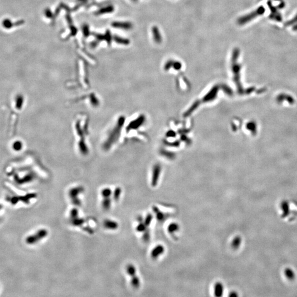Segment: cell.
Masks as SVG:
<instances>
[{"label": "cell", "instance_id": "14", "mask_svg": "<svg viewBox=\"0 0 297 297\" xmlns=\"http://www.w3.org/2000/svg\"><path fill=\"white\" fill-rule=\"evenodd\" d=\"M121 194V189L120 188H116L113 193V199L115 201H117L119 199Z\"/></svg>", "mask_w": 297, "mask_h": 297}, {"label": "cell", "instance_id": "18", "mask_svg": "<svg viewBox=\"0 0 297 297\" xmlns=\"http://www.w3.org/2000/svg\"><path fill=\"white\" fill-rule=\"evenodd\" d=\"M21 143H16L15 144V146H14V148L16 149V148H18L19 149L21 148Z\"/></svg>", "mask_w": 297, "mask_h": 297}, {"label": "cell", "instance_id": "16", "mask_svg": "<svg viewBox=\"0 0 297 297\" xmlns=\"http://www.w3.org/2000/svg\"><path fill=\"white\" fill-rule=\"evenodd\" d=\"M297 23V14L293 18V19H292L291 20H290L289 21H288L286 23H285V25L286 26H291V25H294V24Z\"/></svg>", "mask_w": 297, "mask_h": 297}, {"label": "cell", "instance_id": "19", "mask_svg": "<svg viewBox=\"0 0 297 297\" xmlns=\"http://www.w3.org/2000/svg\"><path fill=\"white\" fill-rule=\"evenodd\" d=\"M293 31H296V32H297V24H296L294 25V26L293 27V29H292Z\"/></svg>", "mask_w": 297, "mask_h": 297}, {"label": "cell", "instance_id": "8", "mask_svg": "<svg viewBox=\"0 0 297 297\" xmlns=\"http://www.w3.org/2000/svg\"><path fill=\"white\" fill-rule=\"evenodd\" d=\"M153 36L154 39L155 41L157 43H159L162 40V37H161V34L160 33V31L159 30L158 28L157 27H154L153 29Z\"/></svg>", "mask_w": 297, "mask_h": 297}, {"label": "cell", "instance_id": "12", "mask_svg": "<svg viewBox=\"0 0 297 297\" xmlns=\"http://www.w3.org/2000/svg\"><path fill=\"white\" fill-rule=\"evenodd\" d=\"M71 222L75 226H81L84 224V219H79L78 217H77L74 219H71Z\"/></svg>", "mask_w": 297, "mask_h": 297}, {"label": "cell", "instance_id": "15", "mask_svg": "<svg viewBox=\"0 0 297 297\" xmlns=\"http://www.w3.org/2000/svg\"><path fill=\"white\" fill-rule=\"evenodd\" d=\"M240 242V239H239V237H235L234 239H233L232 242V247L233 248H237L238 247Z\"/></svg>", "mask_w": 297, "mask_h": 297}, {"label": "cell", "instance_id": "3", "mask_svg": "<svg viewBox=\"0 0 297 297\" xmlns=\"http://www.w3.org/2000/svg\"><path fill=\"white\" fill-rule=\"evenodd\" d=\"M83 190L82 187H77L72 188L69 193V195L72 202L75 205L79 206L81 204L80 200L79 199L78 195L81 193Z\"/></svg>", "mask_w": 297, "mask_h": 297}, {"label": "cell", "instance_id": "5", "mask_svg": "<svg viewBox=\"0 0 297 297\" xmlns=\"http://www.w3.org/2000/svg\"><path fill=\"white\" fill-rule=\"evenodd\" d=\"M165 252V247L162 245H157L151 250V257L153 259H157L164 254Z\"/></svg>", "mask_w": 297, "mask_h": 297}, {"label": "cell", "instance_id": "13", "mask_svg": "<svg viewBox=\"0 0 297 297\" xmlns=\"http://www.w3.org/2000/svg\"><path fill=\"white\" fill-rule=\"evenodd\" d=\"M112 193L111 190L110 188H105L102 190L101 192V195L103 198H108L110 197Z\"/></svg>", "mask_w": 297, "mask_h": 297}, {"label": "cell", "instance_id": "7", "mask_svg": "<svg viewBox=\"0 0 297 297\" xmlns=\"http://www.w3.org/2000/svg\"><path fill=\"white\" fill-rule=\"evenodd\" d=\"M103 226L108 230H115L118 228V224L117 222L111 220H106L103 222Z\"/></svg>", "mask_w": 297, "mask_h": 297}, {"label": "cell", "instance_id": "1", "mask_svg": "<svg viewBox=\"0 0 297 297\" xmlns=\"http://www.w3.org/2000/svg\"><path fill=\"white\" fill-rule=\"evenodd\" d=\"M265 12V8H264V6H260L259 8L256 9L255 10L253 11L252 12L240 17L238 19L237 22L238 24L240 25L245 24L248 22L252 21L253 19H255L256 17L264 14Z\"/></svg>", "mask_w": 297, "mask_h": 297}, {"label": "cell", "instance_id": "6", "mask_svg": "<svg viewBox=\"0 0 297 297\" xmlns=\"http://www.w3.org/2000/svg\"><path fill=\"white\" fill-rule=\"evenodd\" d=\"M224 286L221 282H217L214 285V296L216 297H221L222 296L224 292Z\"/></svg>", "mask_w": 297, "mask_h": 297}, {"label": "cell", "instance_id": "4", "mask_svg": "<svg viewBox=\"0 0 297 297\" xmlns=\"http://www.w3.org/2000/svg\"><path fill=\"white\" fill-rule=\"evenodd\" d=\"M268 7L270 9L271 12L269 16L270 18L274 20V21L281 22L282 20V16H281L280 13L278 12L277 11V8H279L278 7V6H277V7L273 6L271 1H268Z\"/></svg>", "mask_w": 297, "mask_h": 297}, {"label": "cell", "instance_id": "10", "mask_svg": "<svg viewBox=\"0 0 297 297\" xmlns=\"http://www.w3.org/2000/svg\"><path fill=\"white\" fill-rule=\"evenodd\" d=\"M126 270L129 276L132 277L136 275V268L132 264H129L127 266Z\"/></svg>", "mask_w": 297, "mask_h": 297}, {"label": "cell", "instance_id": "11", "mask_svg": "<svg viewBox=\"0 0 297 297\" xmlns=\"http://www.w3.org/2000/svg\"><path fill=\"white\" fill-rule=\"evenodd\" d=\"M111 200L110 197L103 198L102 206L104 210H108L111 207Z\"/></svg>", "mask_w": 297, "mask_h": 297}, {"label": "cell", "instance_id": "17", "mask_svg": "<svg viewBox=\"0 0 297 297\" xmlns=\"http://www.w3.org/2000/svg\"><path fill=\"white\" fill-rule=\"evenodd\" d=\"M70 219L78 217V211L76 209H72L70 212Z\"/></svg>", "mask_w": 297, "mask_h": 297}, {"label": "cell", "instance_id": "9", "mask_svg": "<svg viewBox=\"0 0 297 297\" xmlns=\"http://www.w3.org/2000/svg\"><path fill=\"white\" fill-rule=\"evenodd\" d=\"M179 230V226L177 223H171L168 227V232L171 235L178 232Z\"/></svg>", "mask_w": 297, "mask_h": 297}, {"label": "cell", "instance_id": "2", "mask_svg": "<svg viewBox=\"0 0 297 297\" xmlns=\"http://www.w3.org/2000/svg\"><path fill=\"white\" fill-rule=\"evenodd\" d=\"M48 234V232L45 229H41L35 234L30 235L26 239V242L29 244H33L39 242L41 239L44 238Z\"/></svg>", "mask_w": 297, "mask_h": 297}]
</instances>
